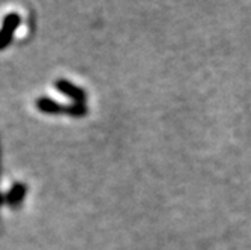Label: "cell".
Wrapping results in <instances>:
<instances>
[{
  "label": "cell",
  "instance_id": "obj_1",
  "mask_svg": "<svg viewBox=\"0 0 251 250\" xmlns=\"http://www.w3.org/2000/svg\"><path fill=\"white\" fill-rule=\"evenodd\" d=\"M20 15L12 12V14H8L3 20V25H2V29H0V50H3L6 45L12 41L14 38V33L15 30L18 29L20 26Z\"/></svg>",
  "mask_w": 251,
  "mask_h": 250
},
{
  "label": "cell",
  "instance_id": "obj_2",
  "mask_svg": "<svg viewBox=\"0 0 251 250\" xmlns=\"http://www.w3.org/2000/svg\"><path fill=\"white\" fill-rule=\"evenodd\" d=\"M56 89H59L62 94L68 95L71 100H74V103H84L86 100V92L81 87H77L75 84H73L68 80H57L56 82Z\"/></svg>",
  "mask_w": 251,
  "mask_h": 250
},
{
  "label": "cell",
  "instance_id": "obj_3",
  "mask_svg": "<svg viewBox=\"0 0 251 250\" xmlns=\"http://www.w3.org/2000/svg\"><path fill=\"white\" fill-rule=\"evenodd\" d=\"M36 106L38 109L42 111V113H49V115H56V113H63L66 111V107H63L60 103L51 100V98H47V97H42L36 101Z\"/></svg>",
  "mask_w": 251,
  "mask_h": 250
},
{
  "label": "cell",
  "instance_id": "obj_4",
  "mask_svg": "<svg viewBox=\"0 0 251 250\" xmlns=\"http://www.w3.org/2000/svg\"><path fill=\"white\" fill-rule=\"evenodd\" d=\"M25 194H26V187L23 186V184H15V186L12 187V190L9 192L6 200H8L9 205H17V203H20V202L23 200Z\"/></svg>",
  "mask_w": 251,
  "mask_h": 250
},
{
  "label": "cell",
  "instance_id": "obj_5",
  "mask_svg": "<svg viewBox=\"0 0 251 250\" xmlns=\"http://www.w3.org/2000/svg\"><path fill=\"white\" fill-rule=\"evenodd\" d=\"M86 106H84V103H74V104H71V106H68L66 107V113L68 115H71V116H84L86 115Z\"/></svg>",
  "mask_w": 251,
  "mask_h": 250
}]
</instances>
